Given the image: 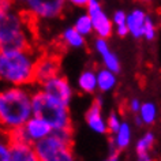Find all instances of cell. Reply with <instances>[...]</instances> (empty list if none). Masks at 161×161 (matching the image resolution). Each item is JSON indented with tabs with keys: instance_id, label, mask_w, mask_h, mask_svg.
Segmentation results:
<instances>
[{
	"instance_id": "cell-24",
	"label": "cell",
	"mask_w": 161,
	"mask_h": 161,
	"mask_svg": "<svg viewBox=\"0 0 161 161\" xmlns=\"http://www.w3.org/2000/svg\"><path fill=\"white\" fill-rule=\"evenodd\" d=\"M120 124H122V119H120V116L118 112L112 111L109 115H108L107 118V127H108V134H115L116 131H118V128L120 127Z\"/></svg>"
},
{
	"instance_id": "cell-18",
	"label": "cell",
	"mask_w": 161,
	"mask_h": 161,
	"mask_svg": "<svg viewBox=\"0 0 161 161\" xmlns=\"http://www.w3.org/2000/svg\"><path fill=\"white\" fill-rule=\"evenodd\" d=\"M118 74L103 67L97 70V90L101 93H109L118 85Z\"/></svg>"
},
{
	"instance_id": "cell-25",
	"label": "cell",
	"mask_w": 161,
	"mask_h": 161,
	"mask_svg": "<svg viewBox=\"0 0 161 161\" xmlns=\"http://www.w3.org/2000/svg\"><path fill=\"white\" fill-rule=\"evenodd\" d=\"M111 19H112V23H114V27L119 26V25H126L127 13L124 10H116L114 13V15L111 17Z\"/></svg>"
},
{
	"instance_id": "cell-9",
	"label": "cell",
	"mask_w": 161,
	"mask_h": 161,
	"mask_svg": "<svg viewBox=\"0 0 161 161\" xmlns=\"http://www.w3.org/2000/svg\"><path fill=\"white\" fill-rule=\"evenodd\" d=\"M38 87L42 92H45L48 96H51L52 98H55L56 101L62 103L67 107L70 105L72 94H74V90H72V86L70 85L68 79L60 74L45 80Z\"/></svg>"
},
{
	"instance_id": "cell-29",
	"label": "cell",
	"mask_w": 161,
	"mask_h": 161,
	"mask_svg": "<svg viewBox=\"0 0 161 161\" xmlns=\"http://www.w3.org/2000/svg\"><path fill=\"white\" fill-rule=\"evenodd\" d=\"M115 31H116V34L119 36V37H127L128 36V29H127V25H119V26H115L114 27Z\"/></svg>"
},
{
	"instance_id": "cell-32",
	"label": "cell",
	"mask_w": 161,
	"mask_h": 161,
	"mask_svg": "<svg viewBox=\"0 0 161 161\" xmlns=\"http://www.w3.org/2000/svg\"><path fill=\"white\" fill-rule=\"evenodd\" d=\"M13 2H14V4L17 6V7H22L27 2V0H13Z\"/></svg>"
},
{
	"instance_id": "cell-28",
	"label": "cell",
	"mask_w": 161,
	"mask_h": 161,
	"mask_svg": "<svg viewBox=\"0 0 161 161\" xmlns=\"http://www.w3.org/2000/svg\"><path fill=\"white\" fill-rule=\"evenodd\" d=\"M90 0H67V4L76 7V8H86V6L89 4Z\"/></svg>"
},
{
	"instance_id": "cell-21",
	"label": "cell",
	"mask_w": 161,
	"mask_h": 161,
	"mask_svg": "<svg viewBox=\"0 0 161 161\" xmlns=\"http://www.w3.org/2000/svg\"><path fill=\"white\" fill-rule=\"evenodd\" d=\"M154 142H156L154 132H152V131L145 132V134L141 136V138L136 141V143H135L136 154H141V153H150L152 147L154 146Z\"/></svg>"
},
{
	"instance_id": "cell-33",
	"label": "cell",
	"mask_w": 161,
	"mask_h": 161,
	"mask_svg": "<svg viewBox=\"0 0 161 161\" xmlns=\"http://www.w3.org/2000/svg\"><path fill=\"white\" fill-rule=\"evenodd\" d=\"M138 2L142 4H150V3H153V0H138Z\"/></svg>"
},
{
	"instance_id": "cell-19",
	"label": "cell",
	"mask_w": 161,
	"mask_h": 161,
	"mask_svg": "<svg viewBox=\"0 0 161 161\" xmlns=\"http://www.w3.org/2000/svg\"><path fill=\"white\" fill-rule=\"evenodd\" d=\"M142 120L143 126H152L156 123L157 116H158V108L153 101H146L142 103V105L139 108V112L136 114Z\"/></svg>"
},
{
	"instance_id": "cell-3",
	"label": "cell",
	"mask_w": 161,
	"mask_h": 161,
	"mask_svg": "<svg viewBox=\"0 0 161 161\" xmlns=\"http://www.w3.org/2000/svg\"><path fill=\"white\" fill-rule=\"evenodd\" d=\"M30 17L22 8H13L0 18V51L33 48L34 30Z\"/></svg>"
},
{
	"instance_id": "cell-17",
	"label": "cell",
	"mask_w": 161,
	"mask_h": 161,
	"mask_svg": "<svg viewBox=\"0 0 161 161\" xmlns=\"http://www.w3.org/2000/svg\"><path fill=\"white\" fill-rule=\"evenodd\" d=\"M60 41L64 47L71 49H80L86 45V37L75 30L74 26L66 27L60 34Z\"/></svg>"
},
{
	"instance_id": "cell-20",
	"label": "cell",
	"mask_w": 161,
	"mask_h": 161,
	"mask_svg": "<svg viewBox=\"0 0 161 161\" xmlns=\"http://www.w3.org/2000/svg\"><path fill=\"white\" fill-rule=\"evenodd\" d=\"M72 26L75 27L76 31H79V33L82 36H85V37H89V36H92L94 33L93 31V23H92V19H90L87 13H83V14L78 15V17L75 18L74 25Z\"/></svg>"
},
{
	"instance_id": "cell-1",
	"label": "cell",
	"mask_w": 161,
	"mask_h": 161,
	"mask_svg": "<svg viewBox=\"0 0 161 161\" xmlns=\"http://www.w3.org/2000/svg\"><path fill=\"white\" fill-rule=\"evenodd\" d=\"M33 116V90L29 86H8L0 90V130L11 132Z\"/></svg>"
},
{
	"instance_id": "cell-10",
	"label": "cell",
	"mask_w": 161,
	"mask_h": 161,
	"mask_svg": "<svg viewBox=\"0 0 161 161\" xmlns=\"http://www.w3.org/2000/svg\"><path fill=\"white\" fill-rule=\"evenodd\" d=\"M60 71V58L55 53H42L36 62V75L34 85L40 86L45 80L59 75Z\"/></svg>"
},
{
	"instance_id": "cell-31",
	"label": "cell",
	"mask_w": 161,
	"mask_h": 161,
	"mask_svg": "<svg viewBox=\"0 0 161 161\" xmlns=\"http://www.w3.org/2000/svg\"><path fill=\"white\" fill-rule=\"evenodd\" d=\"M108 161H122L120 152H111V156L108 157Z\"/></svg>"
},
{
	"instance_id": "cell-15",
	"label": "cell",
	"mask_w": 161,
	"mask_h": 161,
	"mask_svg": "<svg viewBox=\"0 0 161 161\" xmlns=\"http://www.w3.org/2000/svg\"><path fill=\"white\" fill-rule=\"evenodd\" d=\"M131 139H132V130L130 123L122 122L118 131L111 135V141H109L111 152H122L124 149H127L131 143Z\"/></svg>"
},
{
	"instance_id": "cell-12",
	"label": "cell",
	"mask_w": 161,
	"mask_h": 161,
	"mask_svg": "<svg viewBox=\"0 0 161 161\" xmlns=\"http://www.w3.org/2000/svg\"><path fill=\"white\" fill-rule=\"evenodd\" d=\"M94 49L98 53L100 59H101V62H103V66L105 68L116 72V74H119V72L122 71V63H120L119 56L111 49L107 38H101V37L96 38Z\"/></svg>"
},
{
	"instance_id": "cell-16",
	"label": "cell",
	"mask_w": 161,
	"mask_h": 161,
	"mask_svg": "<svg viewBox=\"0 0 161 161\" xmlns=\"http://www.w3.org/2000/svg\"><path fill=\"white\" fill-rule=\"evenodd\" d=\"M78 89L85 94H94L97 92V71L85 68L78 76Z\"/></svg>"
},
{
	"instance_id": "cell-11",
	"label": "cell",
	"mask_w": 161,
	"mask_h": 161,
	"mask_svg": "<svg viewBox=\"0 0 161 161\" xmlns=\"http://www.w3.org/2000/svg\"><path fill=\"white\" fill-rule=\"evenodd\" d=\"M103 105H104L103 97H94L93 103L90 104L89 109L86 111V115H85L86 123L90 127V130L100 135L108 134L107 119L103 115Z\"/></svg>"
},
{
	"instance_id": "cell-23",
	"label": "cell",
	"mask_w": 161,
	"mask_h": 161,
	"mask_svg": "<svg viewBox=\"0 0 161 161\" xmlns=\"http://www.w3.org/2000/svg\"><path fill=\"white\" fill-rule=\"evenodd\" d=\"M10 145L11 141L8 138V134L0 130V161H8Z\"/></svg>"
},
{
	"instance_id": "cell-7",
	"label": "cell",
	"mask_w": 161,
	"mask_h": 161,
	"mask_svg": "<svg viewBox=\"0 0 161 161\" xmlns=\"http://www.w3.org/2000/svg\"><path fill=\"white\" fill-rule=\"evenodd\" d=\"M52 131H53L52 127L45 120L33 115L22 127L8 132V138L13 142H27L34 145L47 138Z\"/></svg>"
},
{
	"instance_id": "cell-4",
	"label": "cell",
	"mask_w": 161,
	"mask_h": 161,
	"mask_svg": "<svg viewBox=\"0 0 161 161\" xmlns=\"http://www.w3.org/2000/svg\"><path fill=\"white\" fill-rule=\"evenodd\" d=\"M33 115L44 119L52 130H72L70 109L41 89L33 92Z\"/></svg>"
},
{
	"instance_id": "cell-8",
	"label": "cell",
	"mask_w": 161,
	"mask_h": 161,
	"mask_svg": "<svg viewBox=\"0 0 161 161\" xmlns=\"http://www.w3.org/2000/svg\"><path fill=\"white\" fill-rule=\"evenodd\" d=\"M86 13L93 23V31L97 37L109 38L114 34V23H112L111 17L103 8V4L100 0H90L89 4L86 6Z\"/></svg>"
},
{
	"instance_id": "cell-6",
	"label": "cell",
	"mask_w": 161,
	"mask_h": 161,
	"mask_svg": "<svg viewBox=\"0 0 161 161\" xmlns=\"http://www.w3.org/2000/svg\"><path fill=\"white\" fill-rule=\"evenodd\" d=\"M67 6V0H27L22 10L31 21H53L62 17Z\"/></svg>"
},
{
	"instance_id": "cell-5",
	"label": "cell",
	"mask_w": 161,
	"mask_h": 161,
	"mask_svg": "<svg viewBox=\"0 0 161 161\" xmlns=\"http://www.w3.org/2000/svg\"><path fill=\"white\" fill-rule=\"evenodd\" d=\"M40 161H75L72 150V130H55L34 143Z\"/></svg>"
},
{
	"instance_id": "cell-26",
	"label": "cell",
	"mask_w": 161,
	"mask_h": 161,
	"mask_svg": "<svg viewBox=\"0 0 161 161\" xmlns=\"http://www.w3.org/2000/svg\"><path fill=\"white\" fill-rule=\"evenodd\" d=\"M14 2L13 0H0V18L3 17V15H6L8 11H11L13 8H15Z\"/></svg>"
},
{
	"instance_id": "cell-22",
	"label": "cell",
	"mask_w": 161,
	"mask_h": 161,
	"mask_svg": "<svg viewBox=\"0 0 161 161\" xmlns=\"http://www.w3.org/2000/svg\"><path fill=\"white\" fill-rule=\"evenodd\" d=\"M157 37V23L156 19L153 18V15L147 14L146 21H145V26H143V36L142 38H145L146 41H153Z\"/></svg>"
},
{
	"instance_id": "cell-13",
	"label": "cell",
	"mask_w": 161,
	"mask_h": 161,
	"mask_svg": "<svg viewBox=\"0 0 161 161\" xmlns=\"http://www.w3.org/2000/svg\"><path fill=\"white\" fill-rule=\"evenodd\" d=\"M147 11L143 7H135L131 11L127 13V29H128V36H131L132 38H142L143 36V26H145V21L147 17Z\"/></svg>"
},
{
	"instance_id": "cell-34",
	"label": "cell",
	"mask_w": 161,
	"mask_h": 161,
	"mask_svg": "<svg viewBox=\"0 0 161 161\" xmlns=\"http://www.w3.org/2000/svg\"><path fill=\"white\" fill-rule=\"evenodd\" d=\"M105 161H108V160H105Z\"/></svg>"
},
{
	"instance_id": "cell-14",
	"label": "cell",
	"mask_w": 161,
	"mask_h": 161,
	"mask_svg": "<svg viewBox=\"0 0 161 161\" xmlns=\"http://www.w3.org/2000/svg\"><path fill=\"white\" fill-rule=\"evenodd\" d=\"M8 161H40L34 145L27 142H13L10 145Z\"/></svg>"
},
{
	"instance_id": "cell-30",
	"label": "cell",
	"mask_w": 161,
	"mask_h": 161,
	"mask_svg": "<svg viewBox=\"0 0 161 161\" xmlns=\"http://www.w3.org/2000/svg\"><path fill=\"white\" fill-rule=\"evenodd\" d=\"M138 156V160L136 161H154L152 158L150 153H141V154H136Z\"/></svg>"
},
{
	"instance_id": "cell-2",
	"label": "cell",
	"mask_w": 161,
	"mask_h": 161,
	"mask_svg": "<svg viewBox=\"0 0 161 161\" xmlns=\"http://www.w3.org/2000/svg\"><path fill=\"white\" fill-rule=\"evenodd\" d=\"M37 58L33 48L0 51V80L8 86L34 85Z\"/></svg>"
},
{
	"instance_id": "cell-27",
	"label": "cell",
	"mask_w": 161,
	"mask_h": 161,
	"mask_svg": "<svg viewBox=\"0 0 161 161\" xmlns=\"http://www.w3.org/2000/svg\"><path fill=\"white\" fill-rule=\"evenodd\" d=\"M141 105H142V103H141L138 98H131L130 101H128V111H130L131 114L136 115L139 112Z\"/></svg>"
}]
</instances>
